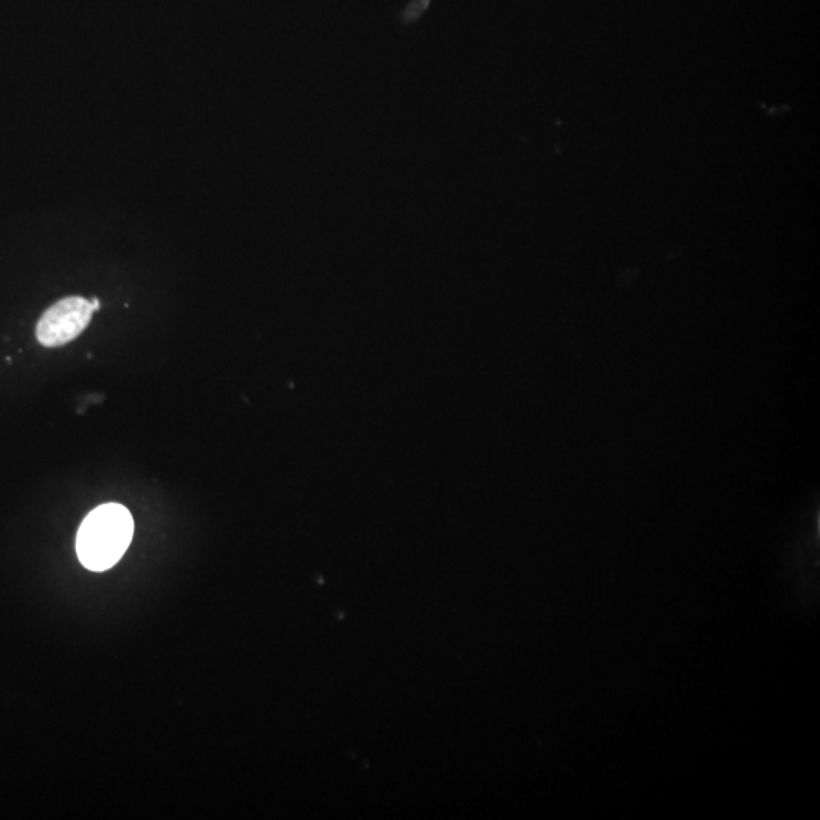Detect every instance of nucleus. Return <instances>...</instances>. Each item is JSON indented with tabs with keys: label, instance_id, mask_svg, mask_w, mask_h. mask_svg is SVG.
<instances>
[{
	"label": "nucleus",
	"instance_id": "nucleus-1",
	"mask_svg": "<svg viewBox=\"0 0 820 820\" xmlns=\"http://www.w3.org/2000/svg\"><path fill=\"white\" fill-rule=\"evenodd\" d=\"M133 533V517L125 506L117 503L99 506L79 527L76 537L79 561L92 571L114 567L130 547Z\"/></svg>",
	"mask_w": 820,
	"mask_h": 820
},
{
	"label": "nucleus",
	"instance_id": "nucleus-2",
	"mask_svg": "<svg viewBox=\"0 0 820 820\" xmlns=\"http://www.w3.org/2000/svg\"><path fill=\"white\" fill-rule=\"evenodd\" d=\"M90 301L81 297H67L57 301L38 319L35 336L43 347L58 348L75 341L92 321Z\"/></svg>",
	"mask_w": 820,
	"mask_h": 820
},
{
	"label": "nucleus",
	"instance_id": "nucleus-3",
	"mask_svg": "<svg viewBox=\"0 0 820 820\" xmlns=\"http://www.w3.org/2000/svg\"><path fill=\"white\" fill-rule=\"evenodd\" d=\"M92 306H93V309H95V312H96V310H98L99 307H101V304H99L98 300H93L92 301Z\"/></svg>",
	"mask_w": 820,
	"mask_h": 820
}]
</instances>
